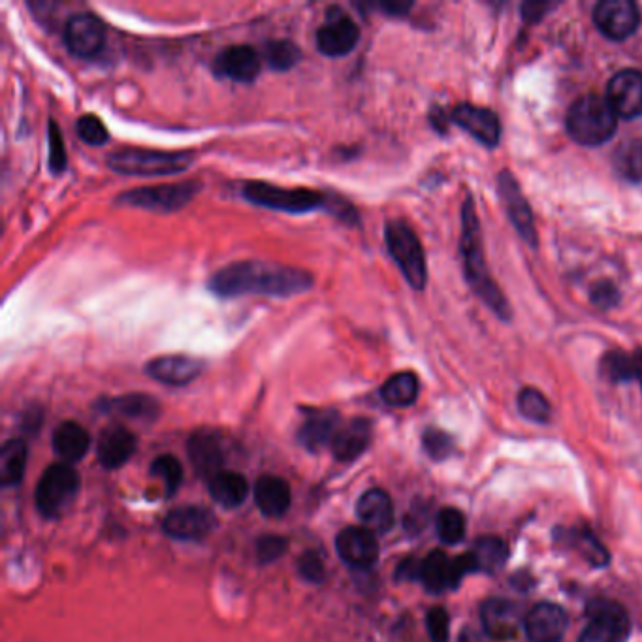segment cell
<instances>
[{"label":"cell","instance_id":"obj_36","mask_svg":"<svg viewBox=\"0 0 642 642\" xmlns=\"http://www.w3.org/2000/svg\"><path fill=\"white\" fill-rule=\"evenodd\" d=\"M614 168L631 183H642V138H631L616 149Z\"/></svg>","mask_w":642,"mask_h":642},{"label":"cell","instance_id":"obj_42","mask_svg":"<svg viewBox=\"0 0 642 642\" xmlns=\"http://www.w3.org/2000/svg\"><path fill=\"white\" fill-rule=\"evenodd\" d=\"M48 164L53 174H63L66 170V147L63 132L57 127V123L51 119L48 125Z\"/></svg>","mask_w":642,"mask_h":642},{"label":"cell","instance_id":"obj_34","mask_svg":"<svg viewBox=\"0 0 642 642\" xmlns=\"http://www.w3.org/2000/svg\"><path fill=\"white\" fill-rule=\"evenodd\" d=\"M381 398L390 407H409L417 402L418 379L411 371L392 375L381 388Z\"/></svg>","mask_w":642,"mask_h":642},{"label":"cell","instance_id":"obj_8","mask_svg":"<svg viewBox=\"0 0 642 642\" xmlns=\"http://www.w3.org/2000/svg\"><path fill=\"white\" fill-rule=\"evenodd\" d=\"M200 185L194 181L172 183V185H155V187H140L127 193L119 194L117 202L130 208L147 209L155 213H174L185 208L196 193Z\"/></svg>","mask_w":642,"mask_h":642},{"label":"cell","instance_id":"obj_29","mask_svg":"<svg viewBox=\"0 0 642 642\" xmlns=\"http://www.w3.org/2000/svg\"><path fill=\"white\" fill-rule=\"evenodd\" d=\"M91 435L81 426L80 422L66 420L57 426L53 432V450L65 460V464H76L89 452Z\"/></svg>","mask_w":642,"mask_h":642},{"label":"cell","instance_id":"obj_3","mask_svg":"<svg viewBox=\"0 0 642 642\" xmlns=\"http://www.w3.org/2000/svg\"><path fill=\"white\" fill-rule=\"evenodd\" d=\"M618 127V115L607 98L586 95L573 102L567 113V132L582 145H601Z\"/></svg>","mask_w":642,"mask_h":642},{"label":"cell","instance_id":"obj_25","mask_svg":"<svg viewBox=\"0 0 642 642\" xmlns=\"http://www.w3.org/2000/svg\"><path fill=\"white\" fill-rule=\"evenodd\" d=\"M371 443V422L368 418H351L347 424L339 426L330 449L339 462H354L364 454Z\"/></svg>","mask_w":642,"mask_h":642},{"label":"cell","instance_id":"obj_13","mask_svg":"<svg viewBox=\"0 0 642 642\" xmlns=\"http://www.w3.org/2000/svg\"><path fill=\"white\" fill-rule=\"evenodd\" d=\"M215 516L204 507H179L164 516L162 531L176 541H202L215 530Z\"/></svg>","mask_w":642,"mask_h":642},{"label":"cell","instance_id":"obj_44","mask_svg":"<svg viewBox=\"0 0 642 642\" xmlns=\"http://www.w3.org/2000/svg\"><path fill=\"white\" fill-rule=\"evenodd\" d=\"M422 445L434 460H445V458H449L452 450H454L452 437L449 434H445V432H441V430H435V428L426 430V434L422 437Z\"/></svg>","mask_w":642,"mask_h":642},{"label":"cell","instance_id":"obj_28","mask_svg":"<svg viewBox=\"0 0 642 642\" xmlns=\"http://www.w3.org/2000/svg\"><path fill=\"white\" fill-rule=\"evenodd\" d=\"M289 482L275 475H262L255 484V503L258 511L268 518H281L289 513Z\"/></svg>","mask_w":642,"mask_h":642},{"label":"cell","instance_id":"obj_21","mask_svg":"<svg viewBox=\"0 0 642 642\" xmlns=\"http://www.w3.org/2000/svg\"><path fill=\"white\" fill-rule=\"evenodd\" d=\"M482 626L486 633L496 639V641H509L514 639L520 624H522V614L520 607L509 601V599H488L481 610Z\"/></svg>","mask_w":642,"mask_h":642},{"label":"cell","instance_id":"obj_1","mask_svg":"<svg viewBox=\"0 0 642 642\" xmlns=\"http://www.w3.org/2000/svg\"><path fill=\"white\" fill-rule=\"evenodd\" d=\"M313 283V275L300 268L262 260H241L215 273L209 279V290L219 298H240L249 294L289 298L311 289Z\"/></svg>","mask_w":642,"mask_h":642},{"label":"cell","instance_id":"obj_17","mask_svg":"<svg viewBox=\"0 0 642 642\" xmlns=\"http://www.w3.org/2000/svg\"><path fill=\"white\" fill-rule=\"evenodd\" d=\"M187 452L194 471L204 479L211 481L217 473L225 469V447H223L221 435L217 432H211V430L194 432L187 443Z\"/></svg>","mask_w":642,"mask_h":642},{"label":"cell","instance_id":"obj_16","mask_svg":"<svg viewBox=\"0 0 642 642\" xmlns=\"http://www.w3.org/2000/svg\"><path fill=\"white\" fill-rule=\"evenodd\" d=\"M607 100L618 117L635 119L642 115V72L635 68L620 70L609 81Z\"/></svg>","mask_w":642,"mask_h":642},{"label":"cell","instance_id":"obj_50","mask_svg":"<svg viewBox=\"0 0 642 642\" xmlns=\"http://www.w3.org/2000/svg\"><path fill=\"white\" fill-rule=\"evenodd\" d=\"M398 578H402V580L420 578V562L415 558H409V560L402 562V565L398 567Z\"/></svg>","mask_w":642,"mask_h":642},{"label":"cell","instance_id":"obj_30","mask_svg":"<svg viewBox=\"0 0 642 642\" xmlns=\"http://www.w3.org/2000/svg\"><path fill=\"white\" fill-rule=\"evenodd\" d=\"M98 409L102 413H113L121 417L134 418V420H153L159 417L161 405L145 394H129L121 398H108L98 403Z\"/></svg>","mask_w":642,"mask_h":642},{"label":"cell","instance_id":"obj_46","mask_svg":"<svg viewBox=\"0 0 642 642\" xmlns=\"http://www.w3.org/2000/svg\"><path fill=\"white\" fill-rule=\"evenodd\" d=\"M298 573H300V577L311 584H321L326 577V569H324L321 556L313 550H307L298 558Z\"/></svg>","mask_w":642,"mask_h":642},{"label":"cell","instance_id":"obj_27","mask_svg":"<svg viewBox=\"0 0 642 642\" xmlns=\"http://www.w3.org/2000/svg\"><path fill=\"white\" fill-rule=\"evenodd\" d=\"M339 426H341V420H339L338 411L334 409L313 411L309 417L305 418L298 432V441L302 443L304 449L317 452L326 445H332Z\"/></svg>","mask_w":642,"mask_h":642},{"label":"cell","instance_id":"obj_4","mask_svg":"<svg viewBox=\"0 0 642 642\" xmlns=\"http://www.w3.org/2000/svg\"><path fill=\"white\" fill-rule=\"evenodd\" d=\"M193 153L187 151H149L119 149L106 157L113 172L123 176L164 177L185 172L193 164Z\"/></svg>","mask_w":642,"mask_h":642},{"label":"cell","instance_id":"obj_43","mask_svg":"<svg viewBox=\"0 0 642 642\" xmlns=\"http://www.w3.org/2000/svg\"><path fill=\"white\" fill-rule=\"evenodd\" d=\"M76 132H78L81 142L89 145H104L110 138L108 129L104 127L100 117L93 115V113L81 115L80 119L76 121Z\"/></svg>","mask_w":642,"mask_h":642},{"label":"cell","instance_id":"obj_22","mask_svg":"<svg viewBox=\"0 0 642 642\" xmlns=\"http://www.w3.org/2000/svg\"><path fill=\"white\" fill-rule=\"evenodd\" d=\"M567 614L560 605L539 603L524 620L531 642H560L567 631Z\"/></svg>","mask_w":642,"mask_h":642},{"label":"cell","instance_id":"obj_37","mask_svg":"<svg viewBox=\"0 0 642 642\" xmlns=\"http://www.w3.org/2000/svg\"><path fill=\"white\" fill-rule=\"evenodd\" d=\"M567 539L594 567H605L609 563L610 556L607 548L601 545L590 531H567Z\"/></svg>","mask_w":642,"mask_h":642},{"label":"cell","instance_id":"obj_7","mask_svg":"<svg viewBox=\"0 0 642 642\" xmlns=\"http://www.w3.org/2000/svg\"><path fill=\"white\" fill-rule=\"evenodd\" d=\"M243 198L260 208L283 213H307L326 208L328 196L313 189H287L264 181H251L243 185Z\"/></svg>","mask_w":642,"mask_h":642},{"label":"cell","instance_id":"obj_18","mask_svg":"<svg viewBox=\"0 0 642 642\" xmlns=\"http://www.w3.org/2000/svg\"><path fill=\"white\" fill-rule=\"evenodd\" d=\"M499 194H501V200L507 208L509 219L513 221L518 234L528 241L531 247H535L537 245V230H535L533 213H531L530 204L524 198V194L520 191L511 172L499 174Z\"/></svg>","mask_w":642,"mask_h":642},{"label":"cell","instance_id":"obj_32","mask_svg":"<svg viewBox=\"0 0 642 642\" xmlns=\"http://www.w3.org/2000/svg\"><path fill=\"white\" fill-rule=\"evenodd\" d=\"M27 445L21 439H10L0 450V482L4 488L16 486L25 475Z\"/></svg>","mask_w":642,"mask_h":642},{"label":"cell","instance_id":"obj_33","mask_svg":"<svg viewBox=\"0 0 642 642\" xmlns=\"http://www.w3.org/2000/svg\"><path fill=\"white\" fill-rule=\"evenodd\" d=\"M603 375L612 383H624L642 377V351L637 353H624V351H612L603 358L601 364Z\"/></svg>","mask_w":642,"mask_h":642},{"label":"cell","instance_id":"obj_35","mask_svg":"<svg viewBox=\"0 0 642 642\" xmlns=\"http://www.w3.org/2000/svg\"><path fill=\"white\" fill-rule=\"evenodd\" d=\"M469 556L473 558L477 571L496 573L507 560V545L499 537L486 535L475 541Z\"/></svg>","mask_w":642,"mask_h":642},{"label":"cell","instance_id":"obj_38","mask_svg":"<svg viewBox=\"0 0 642 642\" xmlns=\"http://www.w3.org/2000/svg\"><path fill=\"white\" fill-rule=\"evenodd\" d=\"M264 57L273 70L287 72L302 61V51L290 40H273L264 49Z\"/></svg>","mask_w":642,"mask_h":642},{"label":"cell","instance_id":"obj_49","mask_svg":"<svg viewBox=\"0 0 642 642\" xmlns=\"http://www.w3.org/2000/svg\"><path fill=\"white\" fill-rule=\"evenodd\" d=\"M550 8H552V6L546 4V2H528V4H524L522 12H524V17H526L528 21H539Z\"/></svg>","mask_w":642,"mask_h":642},{"label":"cell","instance_id":"obj_45","mask_svg":"<svg viewBox=\"0 0 642 642\" xmlns=\"http://www.w3.org/2000/svg\"><path fill=\"white\" fill-rule=\"evenodd\" d=\"M289 548V541L281 535H264L257 541V558L260 563L279 560Z\"/></svg>","mask_w":642,"mask_h":642},{"label":"cell","instance_id":"obj_15","mask_svg":"<svg viewBox=\"0 0 642 642\" xmlns=\"http://www.w3.org/2000/svg\"><path fill=\"white\" fill-rule=\"evenodd\" d=\"M339 558L356 569H370L379 560V541L368 528H345L336 537Z\"/></svg>","mask_w":642,"mask_h":642},{"label":"cell","instance_id":"obj_12","mask_svg":"<svg viewBox=\"0 0 642 642\" xmlns=\"http://www.w3.org/2000/svg\"><path fill=\"white\" fill-rule=\"evenodd\" d=\"M63 38L72 55L80 59H93L104 48L106 31L97 16L76 14L66 21Z\"/></svg>","mask_w":642,"mask_h":642},{"label":"cell","instance_id":"obj_48","mask_svg":"<svg viewBox=\"0 0 642 642\" xmlns=\"http://www.w3.org/2000/svg\"><path fill=\"white\" fill-rule=\"evenodd\" d=\"M592 304L601 309H610L620 302V292L610 281H599L590 292Z\"/></svg>","mask_w":642,"mask_h":642},{"label":"cell","instance_id":"obj_23","mask_svg":"<svg viewBox=\"0 0 642 642\" xmlns=\"http://www.w3.org/2000/svg\"><path fill=\"white\" fill-rule=\"evenodd\" d=\"M213 70L226 80L251 83L260 74V57L251 46H232L215 57Z\"/></svg>","mask_w":642,"mask_h":642},{"label":"cell","instance_id":"obj_47","mask_svg":"<svg viewBox=\"0 0 642 642\" xmlns=\"http://www.w3.org/2000/svg\"><path fill=\"white\" fill-rule=\"evenodd\" d=\"M426 627L432 642H449V612L443 607H434L426 616Z\"/></svg>","mask_w":642,"mask_h":642},{"label":"cell","instance_id":"obj_2","mask_svg":"<svg viewBox=\"0 0 642 642\" xmlns=\"http://www.w3.org/2000/svg\"><path fill=\"white\" fill-rule=\"evenodd\" d=\"M462 226H464L462 228V255H464L467 279H469L473 290L484 300V304L492 307L498 313L499 319L509 321L511 319L509 304L486 270V260L482 255L481 228H479V219H477L471 198H467L464 209H462Z\"/></svg>","mask_w":642,"mask_h":642},{"label":"cell","instance_id":"obj_24","mask_svg":"<svg viewBox=\"0 0 642 642\" xmlns=\"http://www.w3.org/2000/svg\"><path fill=\"white\" fill-rule=\"evenodd\" d=\"M136 450V437L125 426H110L98 437V462L106 469L125 466Z\"/></svg>","mask_w":642,"mask_h":642},{"label":"cell","instance_id":"obj_26","mask_svg":"<svg viewBox=\"0 0 642 642\" xmlns=\"http://www.w3.org/2000/svg\"><path fill=\"white\" fill-rule=\"evenodd\" d=\"M356 514L364 528L373 533H386L394 526V503L385 490L379 488H371L360 496L356 503Z\"/></svg>","mask_w":642,"mask_h":642},{"label":"cell","instance_id":"obj_40","mask_svg":"<svg viewBox=\"0 0 642 642\" xmlns=\"http://www.w3.org/2000/svg\"><path fill=\"white\" fill-rule=\"evenodd\" d=\"M437 533L443 543L458 545L466 535V518L458 509L447 507L437 516Z\"/></svg>","mask_w":642,"mask_h":642},{"label":"cell","instance_id":"obj_31","mask_svg":"<svg viewBox=\"0 0 642 642\" xmlns=\"http://www.w3.org/2000/svg\"><path fill=\"white\" fill-rule=\"evenodd\" d=\"M209 496L223 507L236 509L249 496V482L238 471L223 469L209 481Z\"/></svg>","mask_w":642,"mask_h":642},{"label":"cell","instance_id":"obj_5","mask_svg":"<svg viewBox=\"0 0 642 642\" xmlns=\"http://www.w3.org/2000/svg\"><path fill=\"white\" fill-rule=\"evenodd\" d=\"M81 488L80 473L70 464L49 466L36 486V509L48 520L61 518L78 498Z\"/></svg>","mask_w":642,"mask_h":642},{"label":"cell","instance_id":"obj_41","mask_svg":"<svg viewBox=\"0 0 642 642\" xmlns=\"http://www.w3.org/2000/svg\"><path fill=\"white\" fill-rule=\"evenodd\" d=\"M518 409L524 417L530 418L533 422L545 424L550 420V403L535 388H524L518 394Z\"/></svg>","mask_w":642,"mask_h":642},{"label":"cell","instance_id":"obj_20","mask_svg":"<svg viewBox=\"0 0 642 642\" xmlns=\"http://www.w3.org/2000/svg\"><path fill=\"white\" fill-rule=\"evenodd\" d=\"M450 117H452V123L467 130L482 145H486V147L498 145L501 125H499L498 115L492 110L482 108V106H473V104H460L452 110Z\"/></svg>","mask_w":642,"mask_h":642},{"label":"cell","instance_id":"obj_10","mask_svg":"<svg viewBox=\"0 0 642 642\" xmlns=\"http://www.w3.org/2000/svg\"><path fill=\"white\" fill-rule=\"evenodd\" d=\"M590 624L578 642H622L629 635V618L618 603L597 599L588 607Z\"/></svg>","mask_w":642,"mask_h":642},{"label":"cell","instance_id":"obj_39","mask_svg":"<svg viewBox=\"0 0 642 642\" xmlns=\"http://www.w3.org/2000/svg\"><path fill=\"white\" fill-rule=\"evenodd\" d=\"M151 475L155 477V479H159V481L164 484V488H166V496H174L177 492V488L181 486V482H183V469H181V464H179V460H177L176 456H172V454H162V456H159L153 464H151Z\"/></svg>","mask_w":642,"mask_h":642},{"label":"cell","instance_id":"obj_9","mask_svg":"<svg viewBox=\"0 0 642 642\" xmlns=\"http://www.w3.org/2000/svg\"><path fill=\"white\" fill-rule=\"evenodd\" d=\"M475 563L473 558L466 554L460 558L450 560L449 556L441 550H434L430 556H426L420 562V582L428 592L441 594L445 590H452L460 584V580L466 577L467 573H473Z\"/></svg>","mask_w":642,"mask_h":642},{"label":"cell","instance_id":"obj_52","mask_svg":"<svg viewBox=\"0 0 642 642\" xmlns=\"http://www.w3.org/2000/svg\"><path fill=\"white\" fill-rule=\"evenodd\" d=\"M460 642H482L479 633H475L473 629H464L462 637H460Z\"/></svg>","mask_w":642,"mask_h":642},{"label":"cell","instance_id":"obj_19","mask_svg":"<svg viewBox=\"0 0 642 642\" xmlns=\"http://www.w3.org/2000/svg\"><path fill=\"white\" fill-rule=\"evenodd\" d=\"M202 370H204V362L187 354L159 356L151 360L145 368L151 379L168 386L189 385L202 373Z\"/></svg>","mask_w":642,"mask_h":642},{"label":"cell","instance_id":"obj_11","mask_svg":"<svg viewBox=\"0 0 642 642\" xmlns=\"http://www.w3.org/2000/svg\"><path fill=\"white\" fill-rule=\"evenodd\" d=\"M594 23L610 40H626L637 31L641 12L631 0H603L595 6Z\"/></svg>","mask_w":642,"mask_h":642},{"label":"cell","instance_id":"obj_14","mask_svg":"<svg viewBox=\"0 0 642 642\" xmlns=\"http://www.w3.org/2000/svg\"><path fill=\"white\" fill-rule=\"evenodd\" d=\"M360 40V29L353 19L338 10H330L326 23L317 31V48L322 55L338 59L349 55Z\"/></svg>","mask_w":642,"mask_h":642},{"label":"cell","instance_id":"obj_6","mask_svg":"<svg viewBox=\"0 0 642 642\" xmlns=\"http://www.w3.org/2000/svg\"><path fill=\"white\" fill-rule=\"evenodd\" d=\"M386 247L390 257L402 270L403 277L415 290H422L428 283V268L424 249L413 228L403 221H390L385 228Z\"/></svg>","mask_w":642,"mask_h":642},{"label":"cell","instance_id":"obj_51","mask_svg":"<svg viewBox=\"0 0 642 642\" xmlns=\"http://www.w3.org/2000/svg\"><path fill=\"white\" fill-rule=\"evenodd\" d=\"M379 6L386 16H405L413 8L411 2H383Z\"/></svg>","mask_w":642,"mask_h":642}]
</instances>
